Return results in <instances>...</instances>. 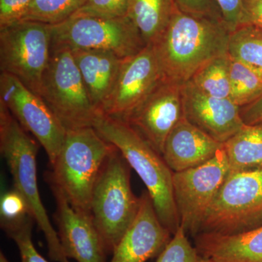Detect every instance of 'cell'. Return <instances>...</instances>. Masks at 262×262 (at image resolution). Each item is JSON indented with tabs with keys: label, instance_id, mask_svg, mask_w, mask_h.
I'll list each match as a JSON object with an SVG mask.
<instances>
[{
	"label": "cell",
	"instance_id": "obj_1",
	"mask_svg": "<svg viewBox=\"0 0 262 262\" xmlns=\"http://www.w3.org/2000/svg\"><path fill=\"white\" fill-rule=\"evenodd\" d=\"M230 31L220 18L174 12L154 46L163 80L185 84L213 58L227 54Z\"/></svg>",
	"mask_w": 262,
	"mask_h": 262
},
{
	"label": "cell",
	"instance_id": "obj_2",
	"mask_svg": "<svg viewBox=\"0 0 262 262\" xmlns=\"http://www.w3.org/2000/svg\"><path fill=\"white\" fill-rule=\"evenodd\" d=\"M93 127L116 146L147 189L160 222L172 234L180 226L174 198L173 172L165 160L130 125L98 111Z\"/></svg>",
	"mask_w": 262,
	"mask_h": 262
},
{
	"label": "cell",
	"instance_id": "obj_3",
	"mask_svg": "<svg viewBox=\"0 0 262 262\" xmlns=\"http://www.w3.org/2000/svg\"><path fill=\"white\" fill-rule=\"evenodd\" d=\"M27 133L0 101V151L13 177L14 189L25 200L30 216L44 234L50 258L53 261L70 262L41 201L37 183L39 145Z\"/></svg>",
	"mask_w": 262,
	"mask_h": 262
},
{
	"label": "cell",
	"instance_id": "obj_4",
	"mask_svg": "<svg viewBox=\"0 0 262 262\" xmlns=\"http://www.w3.org/2000/svg\"><path fill=\"white\" fill-rule=\"evenodd\" d=\"M113 145L92 126L67 130L63 146L46 181L58 187L75 209L91 213L95 183Z\"/></svg>",
	"mask_w": 262,
	"mask_h": 262
},
{
	"label": "cell",
	"instance_id": "obj_5",
	"mask_svg": "<svg viewBox=\"0 0 262 262\" xmlns=\"http://www.w3.org/2000/svg\"><path fill=\"white\" fill-rule=\"evenodd\" d=\"M130 168L113 145L95 183L91 215L108 254H113L134 223L140 207V198L131 188Z\"/></svg>",
	"mask_w": 262,
	"mask_h": 262
},
{
	"label": "cell",
	"instance_id": "obj_6",
	"mask_svg": "<svg viewBox=\"0 0 262 262\" xmlns=\"http://www.w3.org/2000/svg\"><path fill=\"white\" fill-rule=\"evenodd\" d=\"M262 226V168L230 171L202 222L199 234H236Z\"/></svg>",
	"mask_w": 262,
	"mask_h": 262
},
{
	"label": "cell",
	"instance_id": "obj_7",
	"mask_svg": "<svg viewBox=\"0 0 262 262\" xmlns=\"http://www.w3.org/2000/svg\"><path fill=\"white\" fill-rule=\"evenodd\" d=\"M39 96L66 130L92 126L99 110L95 107L69 48H51Z\"/></svg>",
	"mask_w": 262,
	"mask_h": 262
},
{
	"label": "cell",
	"instance_id": "obj_8",
	"mask_svg": "<svg viewBox=\"0 0 262 262\" xmlns=\"http://www.w3.org/2000/svg\"><path fill=\"white\" fill-rule=\"evenodd\" d=\"M50 27L51 48L107 51L125 59L146 46L127 15L116 18L73 16Z\"/></svg>",
	"mask_w": 262,
	"mask_h": 262
},
{
	"label": "cell",
	"instance_id": "obj_9",
	"mask_svg": "<svg viewBox=\"0 0 262 262\" xmlns=\"http://www.w3.org/2000/svg\"><path fill=\"white\" fill-rule=\"evenodd\" d=\"M51 50L48 24L23 20L0 29L1 72L14 76L39 96Z\"/></svg>",
	"mask_w": 262,
	"mask_h": 262
},
{
	"label": "cell",
	"instance_id": "obj_10",
	"mask_svg": "<svg viewBox=\"0 0 262 262\" xmlns=\"http://www.w3.org/2000/svg\"><path fill=\"white\" fill-rule=\"evenodd\" d=\"M230 172L223 146L212 159L199 166L173 172L174 198L180 225L195 237L203 219Z\"/></svg>",
	"mask_w": 262,
	"mask_h": 262
},
{
	"label": "cell",
	"instance_id": "obj_11",
	"mask_svg": "<svg viewBox=\"0 0 262 262\" xmlns=\"http://www.w3.org/2000/svg\"><path fill=\"white\" fill-rule=\"evenodd\" d=\"M0 101L44 148L51 165L54 163L63 146L67 130L44 100L14 76L1 72Z\"/></svg>",
	"mask_w": 262,
	"mask_h": 262
},
{
	"label": "cell",
	"instance_id": "obj_12",
	"mask_svg": "<svg viewBox=\"0 0 262 262\" xmlns=\"http://www.w3.org/2000/svg\"><path fill=\"white\" fill-rule=\"evenodd\" d=\"M163 80L154 46H146L137 54L122 60L113 89L100 111L124 120Z\"/></svg>",
	"mask_w": 262,
	"mask_h": 262
},
{
	"label": "cell",
	"instance_id": "obj_13",
	"mask_svg": "<svg viewBox=\"0 0 262 262\" xmlns=\"http://www.w3.org/2000/svg\"><path fill=\"white\" fill-rule=\"evenodd\" d=\"M182 86L162 80L146 99L122 120L162 156L169 134L184 116Z\"/></svg>",
	"mask_w": 262,
	"mask_h": 262
},
{
	"label": "cell",
	"instance_id": "obj_14",
	"mask_svg": "<svg viewBox=\"0 0 262 262\" xmlns=\"http://www.w3.org/2000/svg\"><path fill=\"white\" fill-rule=\"evenodd\" d=\"M49 186L56 201L57 232L67 257L77 262H106L108 253L91 213L75 209L58 187Z\"/></svg>",
	"mask_w": 262,
	"mask_h": 262
},
{
	"label": "cell",
	"instance_id": "obj_15",
	"mask_svg": "<svg viewBox=\"0 0 262 262\" xmlns=\"http://www.w3.org/2000/svg\"><path fill=\"white\" fill-rule=\"evenodd\" d=\"M184 117L219 142L225 143L246 124L241 107L229 98L212 97L189 82L182 86Z\"/></svg>",
	"mask_w": 262,
	"mask_h": 262
},
{
	"label": "cell",
	"instance_id": "obj_16",
	"mask_svg": "<svg viewBox=\"0 0 262 262\" xmlns=\"http://www.w3.org/2000/svg\"><path fill=\"white\" fill-rule=\"evenodd\" d=\"M139 212L113 253L110 262H146L159 256L173 235L160 222L149 192L140 196Z\"/></svg>",
	"mask_w": 262,
	"mask_h": 262
},
{
	"label": "cell",
	"instance_id": "obj_17",
	"mask_svg": "<svg viewBox=\"0 0 262 262\" xmlns=\"http://www.w3.org/2000/svg\"><path fill=\"white\" fill-rule=\"evenodd\" d=\"M223 145L184 116L169 134L163 158L174 173L183 171L206 163Z\"/></svg>",
	"mask_w": 262,
	"mask_h": 262
},
{
	"label": "cell",
	"instance_id": "obj_18",
	"mask_svg": "<svg viewBox=\"0 0 262 262\" xmlns=\"http://www.w3.org/2000/svg\"><path fill=\"white\" fill-rule=\"evenodd\" d=\"M194 238L199 254L213 261L262 262V226L242 233H201Z\"/></svg>",
	"mask_w": 262,
	"mask_h": 262
},
{
	"label": "cell",
	"instance_id": "obj_19",
	"mask_svg": "<svg viewBox=\"0 0 262 262\" xmlns=\"http://www.w3.org/2000/svg\"><path fill=\"white\" fill-rule=\"evenodd\" d=\"M72 52L91 101L100 111L113 89L123 59L107 51Z\"/></svg>",
	"mask_w": 262,
	"mask_h": 262
},
{
	"label": "cell",
	"instance_id": "obj_20",
	"mask_svg": "<svg viewBox=\"0 0 262 262\" xmlns=\"http://www.w3.org/2000/svg\"><path fill=\"white\" fill-rule=\"evenodd\" d=\"M177 8L175 0H131L127 15L149 46L161 37Z\"/></svg>",
	"mask_w": 262,
	"mask_h": 262
},
{
	"label": "cell",
	"instance_id": "obj_21",
	"mask_svg": "<svg viewBox=\"0 0 262 262\" xmlns=\"http://www.w3.org/2000/svg\"><path fill=\"white\" fill-rule=\"evenodd\" d=\"M230 171L262 168V120L245 126L224 143Z\"/></svg>",
	"mask_w": 262,
	"mask_h": 262
},
{
	"label": "cell",
	"instance_id": "obj_22",
	"mask_svg": "<svg viewBox=\"0 0 262 262\" xmlns=\"http://www.w3.org/2000/svg\"><path fill=\"white\" fill-rule=\"evenodd\" d=\"M227 54L262 79V29L244 24L230 32Z\"/></svg>",
	"mask_w": 262,
	"mask_h": 262
},
{
	"label": "cell",
	"instance_id": "obj_23",
	"mask_svg": "<svg viewBox=\"0 0 262 262\" xmlns=\"http://www.w3.org/2000/svg\"><path fill=\"white\" fill-rule=\"evenodd\" d=\"M188 82L198 91L212 97L230 99L228 54L208 62L196 71Z\"/></svg>",
	"mask_w": 262,
	"mask_h": 262
},
{
	"label": "cell",
	"instance_id": "obj_24",
	"mask_svg": "<svg viewBox=\"0 0 262 262\" xmlns=\"http://www.w3.org/2000/svg\"><path fill=\"white\" fill-rule=\"evenodd\" d=\"M230 99L239 107L251 104L262 96V79L241 62L229 56Z\"/></svg>",
	"mask_w": 262,
	"mask_h": 262
},
{
	"label": "cell",
	"instance_id": "obj_25",
	"mask_svg": "<svg viewBox=\"0 0 262 262\" xmlns=\"http://www.w3.org/2000/svg\"><path fill=\"white\" fill-rule=\"evenodd\" d=\"M85 0H32L20 21L56 25L70 18Z\"/></svg>",
	"mask_w": 262,
	"mask_h": 262
},
{
	"label": "cell",
	"instance_id": "obj_26",
	"mask_svg": "<svg viewBox=\"0 0 262 262\" xmlns=\"http://www.w3.org/2000/svg\"><path fill=\"white\" fill-rule=\"evenodd\" d=\"M30 216L28 206L21 194L13 189L3 193L0 200L1 227L8 233L22 225Z\"/></svg>",
	"mask_w": 262,
	"mask_h": 262
},
{
	"label": "cell",
	"instance_id": "obj_27",
	"mask_svg": "<svg viewBox=\"0 0 262 262\" xmlns=\"http://www.w3.org/2000/svg\"><path fill=\"white\" fill-rule=\"evenodd\" d=\"M187 234L182 226H179L156 262H198L201 255L195 246L190 244Z\"/></svg>",
	"mask_w": 262,
	"mask_h": 262
},
{
	"label": "cell",
	"instance_id": "obj_28",
	"mask_svg": "<svg viewBox=\"0 0 262 262\" xmlns=\"http://www.w3.org/2000/svg\"><path fill=\"white\" fill-rule=\"evenodd\" d=\"M131 0H85L73 16L116 18L127 16Z\"/></svg>",
	"mask_w": 262,
	"mask_h": 262
},
{
	"label": "cell",
	"instance_id": "obj_29",
	"mask_svg": "<svg viewBox=\"0 0 262 262\" xmlns=\"http://www.w3.org/2000/svg\"><path fill=\"white\" fill-rule=\"evenodd\" d=\"M33 222L34 220L29 217L22 225L7 234L18 246L21 262H49L38 252L33 244Z\"/></svg>",
	"mask_w": 262,
	"mask_h": 262
},
{
	"label": "cell",
	"instance_id": "obj_30",
	"mask_svg": "<svg viewBox=\"0 0 262 262\" xmlns=\"http://www.w3.org/2000/svg\"><path fill=\"white\" fill-rule=\"evenodd\" d=\"M32 0H0V29L21 20Z\"/></svg>",
	"mask_w": 262,
	"mask_h": 262
},
{
	"label": "cell",
	"instance_id": "obj_31",
	"mask_svg": "<svg viewBox=\"0 0 262 262\" xmlns=\"http://www.w3.org/2000/svg\"><path fill=\"white\" fill-rule=\"evenodd\" d=\"M175 2L179 10L187 14L222 19L221 13H218L220 10L215 0H175Z\"/></svg>",
	"mask_w": 262,
	"mask_h": 262
},
{
	"label": "cell",
	"instance_id": "obj_32",
	"mask_svg": "<svg viewBox=\"0 0 262 262\" xmlns=\"http://www.w3.org/2000/svg\"><path fill=\"white\" fill-rule=\"evenodd\" d=\"M224 23L230 32L241 25L242 0H215Z\"/></svg>",
	"mask_w": 262,
	"mask_h": 262
},
{
	"label": "cell",
	"instance_id": "obj_33",
	"mask_svg": "<svg viewBox=\"0 0 262 262\" xmlns=\"http://www.w3.org/2000/svg\"><path fill=\"white\" fill-rule=\"evenodd\" d=\"M262 29V0H242V22Z\"/></svg>",
	"mask_w": 262,
	"mask_h": 262
},
{
	"label": "cell",
	"instance_id": "obj_34",
	"mask_svg": "<svg viewBox=\"0 0 262 262\" xmlns=\"http://www.w3.org/2000/svg\"><path fill=\"white\" fill-rule=\"evenodd\" d=\"M241 115L246 125H253L262 120V96L256 101L241 108Z\"/></svg>",
	"mask_w": 262,
	"mask_h": 262
},
{
	"label": "cell",
	"instance_id": "obj_35",
	"mask_svg": "<svg viewBox=\"0 0 262 262\" xmlns=\"http://www.w3.org/2000/svg\"><path fill=\"white\" fill-rule=\"evenodd\" d=\"M0 262H10L9 260L7 258L3 251L0 252Z\"/></svg>",
	"mask_w": 262,
	"mask_h": 262
},
{
	"label": "cell",
	"instance_id": "obj_36",
	"mask_svg": "<svg viewBox=\"0 0 262 262\" xmlns=\"http://www.w3.org/2000/svg\"><path fill=\"white\" fill-rule=\"evenodd\" d=\"M198 262H214L212 261V260L209 259V258H207L205 257H203V256H201V257L198 259Z\"/></svg>",
	"mask_w": 262,
	"mask_h": 262
}]
</instances>
